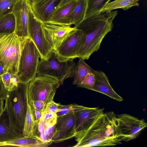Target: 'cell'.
I'll return each mask as SVG.
<instances>
[{
  "label": "cell",
  "instance_id": "obj_1",
  "mask_svg": "<svg viewBox=\"0 0 147 147\" xmlns=\"http://www.w3.org/2000/svg\"><path fill=\"white\" fill-rule=\"evenodd\" d=\"M73 147L114 146L121 144L116 115L112 111L103 113L90 126L77 133Z\"/></svg>",
  "mask_w": 147,
  "mask_h": 147
},
{
  "label": "cell",
  "instance_id": "obj_2",
  "mask_svg": "<svg viewBox=\"0 0 147 147\" xmlns=\"http://www.w3.org/2000/svg\"><path fill=\"white\" fill-rule=\"evenodd\" d=\"M117 14V10L101 12L85 18L79 24L74 26L84 33L77 57L88 60L92 53L99 49L104 37L112 31L113 20Z\"/></svg>",
  "mask_w": 147,
  "mask_h": 147
},
{
  "label": "cell",
  "instance_id": "obj_3",
  "mask_svg": "<svg viewBox=\"0 0 147 147\" xmlns=\"http://www.w3.org/2000/svg\"><path fill=\"white\" fill-rule=\"evenodd\" d=\"M29 83L20 82L16 88L7 91L5 100L4 109L9 126L15 132L23 136L28 104L27 91Z\"/></svg>",
  "mask_w": 147,
  "mask_h": 147
},
{
  "label": "cell",
  "instance_id": "obj_4",
  "mask_svg": "<svg viewBox=\"0 0 147 147\" xmlns=\"http://www.w3.org/2000/svg\"><path fill=\"white\" fill-rule=\"evenodd\" d=\"M15 33L0 34V63L4 73L17 74L24 40Z\"/></svg>",
  "mask_w": 147,
  "mask_h": 147
},
{
  "label": "cell",
  "instance_id": "obj_5",
  "mask_svg": "<svg viewBox=\"0 0 147 147\" xmlns=\"http://www.w3.org/2000/svg\"><path fill=\"white\" fill-rule=\"evenodd\" d=\"M40 53L29 37L24 40L19 60L17 76L20 82L29 83L36 77Z\"/></svg>",
  "mask_w": 147,
  "mask_h": 147
},
{
  "label": "cell",
  "instance_id": "obj_6",
  "mask_svg": "<svg viewBox=\"0 0 147 147\" xmlns=\"http://www.w3.org/2000/svg\"><path fill=\"white\" fill-rule=\"evenodd\" d=\"M75 65L73 60L61 61L53 50L45 59H40L36 74L55 78L62 85L67 78L72 77Z\"/></svg>",
  "mask_w": 147,
  "mask_h": 147
},
{
  "label": "cell",
  "instance_id": "obj_7",
  "mask_svg": "<svg viewBox=\"0 0 147 147\" xmlns=\"http://www.w3.org/2000/svg\"><path fill=\"white\" fill-rule=\"evenodd\" d=\"M61 85L59 81L53 78L37 75L29 83L27 91L28 102L32 101H42L44 102L45 107L48 103L53 100L57 90Z\"/></svg>",
  "mask_w": 147,
  "mask_h": 147
},
{
  "label": "cell",
  "instance_id": "obj_8",
  "mask_svg": "<svg viewBox=\"0 0 147 147\" xmlns=\"http://www.w3.org/2000/svg\"><path fill=\"white\" fill-rule=\"evenodd\" d=\"M28 37L33 41L40 53V59H45L53 49L45 36L42 22L35 16L31 7L28 13Z\"/></svg>",
  "mask_w": 147,
  "mask_h": 147
},
{
  "label": "cell",
  "instance_id": "obj_9",
  "mask_svg": "<svg viewBox=\"0 0 147 147\" xmlns=\"http://www.w3.org/2000/svg\"><path fill=\"white\" fill-rule=\"evenodd\" d=\"M116 119L122 141L128 142L135 139L147 127L144 120L127 114L116 115Z\"/></svg>",
  "mask_w": 147,
  "mask_h": 147
},
{
  "label": "cell",
  "instance_id": "obj_10",
  "mask_svg": "<svg viewBox=\"0 0 147 147\" xmlns=\"http://www.w3.org/2000/svg\"><path fill=\"white\" fill-rule=\"evenodd\" d=\"M83 36V31L76 28L70 32L60 45L53 51L61 61L73 60L77 57Z\"/></svg>",
  "mask_w": 147,
  "mask_h": 147
},
{
  "label": "cell",
  "instance_id": "obj_11",
  "mask_svg": "<svg viewBox=\"0 0 147 147\" xmlns=\"http://www.w3.org/2000/svg\"><path fill=\"white\" fill-rule=\"evenodd\" d=\"M74 112L57 117L53 133L50 141L57 143L75 137L76 134Z\"/></svg>",
  "mask_w": 147,
  "mask_h": 147
},
{
  "label": "cell",
  "instance_id": "obj_12",
  "mask_svg": "<svg viewBox=\"0 0 147 147\" xmlns=\"http://www.w3.org/2000/svg\"><path fill=\"white\" fill-rule=\"evenodd\" d=\"M45 38L53 50H55L70 32L76 28L71 26L46 22H42Z\"/></svg>",
  "mask_w": 147,
  "mask_h": 147
},
{
  "label": "cell",
  "instance_id": "obj_13",
  "mask_svg": "<svg viewBox=\"0 0 147 147\" xmlns=\"http://www.w3.org/2000/svg\"><path fill=\"white\" fill-rule=\"evenodd\" d=\"M31 7V2L29 0H18L13 9L12 13L16 23L14 33L19 37H28V13Z\"/></svg>",
  "mask_w": 147,
  "mask_h": 147
},
{
  "label": "cell",
  "instance_id": "obj_14",
  "mask_svg": "<svg viewBox=\"0 0 147 147\" xmlns=\"http://www.w3.org/2000/svg\"><path fill=\"white\" fill-rule=\"evenodd\" d=\"M104 109L99 107H84L82 109L74 112L76 134L90 126L104 113Z\"/></svg>",
  "mask_w": 147,
  "mask_h": 147
},
{
  "label": "cell",
  "instance_id": "obj_15",
  "mask_svg": "<svg viewBox=\"0 0 147 147\" xmlns=\"http://www.w3.org/2000/svg\"><path fill=\"white\" fill-rule=\"evenodd\" d=\"M92 72L94 75L95 81L93 86L88 89L102 93L118 101L123 100V98L111 86L108 78L103 71L93 69Z\"/></svg>",
  "mask_w": 147,
  "mask_h": 147
},
{
  "label": "cell",
  "instance_id": "obj_16",
  "mask_svg": "<svg viewBox=\"0 0 147 147\" xmlns=\"http://www.w3.org/2000/svg\"><path fill=\"white\" fill-rule=\"evenodd\" d=\"M61 0H32V11L35 16L42 22H46L56 9Z\"/></svg>",
  "mask_w": 147,
  "mask_h": 147
},
{
  "label": "cell",
  "instance_id": "obj_17",
  "mask_svg": "<svg viewBox=\"0 0 147 147\" xmlns=\"http://www.w3.org/2000/svg\"><path fill=\"white\" fill-rule=\"evenodd\" d=\"M77 1L78 0H73L56 9L47 22L71 26L70 22V16Z\"/></svg>",
  "mask_w": 147,
  "mask_h": 147
},
{
  "label": "cell",
  "instance_id": "obj_18",
  "mask_svg": "<svg viewBox=\"0 0 147 147\" xmlns=\"http://www.w3.org/2000/svg\"><path fill=\"white\" fill-rule=\"evenodd\" d=\"M53 143L45 141L38 136L23 138L0 144V146H16L22 147H47Z\"/></svg>",
  "mask_w": 147,
  "mask_h": 147
},
{
  "label": "cell",
  "instance_id": "obj_19",
  "mask_svg": "<svg viewBox=\"0 0 147 147\" xmlns=\"http://www.w3.org/2000/svg\"><path fill=\"white\" fill-rule=\"evenodd\" d=\"M23 137L10 128L7 116L4 109L0 117V144Z\"/></svg>",
  "mask_w": 147,
  "mask_h": 147
},
{
  "label": "cell",
  "instance_id": "obj_20",
  "mask_svg": "<svg viewBox=\"0 0 147 147\" xmlns=\"http://www.w3.org/2000/svg\"><path fill=\"white\" fill-rule=\"evenodd\" d=\"M38 124L33 117L31 106L28 103L23 130L24 137L37 136Z\"/></svg>",
  "mask_w": 147,
  "mask_h": 147
},
{
  "label": "cell",
  "instance_id": "obj_21",
  "mask_svg": "<svg viewBox=\"0 0 147 147\" xmlns=\"http://www.w3.org/2000/svg\"><path fill=\"white\" fill-rule=\"evenodd\" d=\"M87 7V0H78L70 17L71 25L76 26L84 19Z\"/></svg>",
  "mask_w": 147,
  "mask_h": 147
},
{
  "label": "cell",
  "instance_id": "obj_22",
  "mask_svg": "<svg viewBox=\"0 0 147 147\" xmlns=\"http://www.w3.org/2000/svg\"><path fill=\"white\" fill-rule=\"evenodd\" d=\"M84 60L79 59L77 64L75 65L72 76L74 78L73 84L77 85L79 84L88 73L92 72L93 69Z\"/></svg>",
  "mask_w": 147,
  "mask_h": 147
},
{
  "label": "cell",
  "instance_id": "obj_23",
  "mask_svg": "<svg viewBox=\"0 0 147 147\" xmlns=\"http://www.w3.org/2000/svg\"><path fill=\"white\" fill-rule=\"evenodd\" d=\"M140 0H115L109 2L105 6L101 12H109L115 9H122L128 10L133 6H138Z\"/></svg>",
  "mask_w": 147,
  "mask_h": 147
},
{
  "label": "cell",
  "instance_id": "obj_24",
  "mask_svg": "<svg viewBox=\"0 0 147 147\" xmlns=\"http://www.w3.org/2000/svg\"><path fill=\"white\" fill-rule=\"evenodd\" d=\"M111 0H87V7L84 19L93 15L101 13L105 6Z\"/></svg>",
  "mask_w": 147,
  "mask_h": 147
},
{
  "label": "cell",
  "instance_id": "obj_25",
  "mask_svg": "<svg viewBox=\"0 0 147 147\" xmlns=\"http://www.w3.org/2000/svg\"><path fill=\"white\" fill-rule=\"evenodd\" d=\"M15 26V17L12 13L0 18V34L14 33Z\"/></svg>",
  "mask_w": 147,
  "mask_h": 147
},
{
  "label": "cell",
  "instance_id": "obj_26",
  "mask_svg": "<svg viewBox=\"0 0 147 147\" xmlns=\"http://www.w3.org/2000/svg\"><path fill=\"white\" fill-rule=\"evenodd\" d=\"M0 78L7 91L16 88L20 82L16 74L9 72L4 73Z\"/></svg>",
  "mask_w": 147,
  "mask_h": 147
},
{
  "label": "cell",
  "instance_id": "obj_27",
  "mask_svg": "<svg viewBox=\"0 0 147 147\" xmlns=\"http://www.w3.org/2000/svg\"><path fill=\"white\" fill-rule=\"evenodd\" d=\"M84 107L74 103L67 105L60 104L56 114L57 117H59L69 113L78 111L82 109Z\"/></svg>",
  "mask_w": 147,
  "mask_h": 147
},
{
  "label": "cell",
  "instance_id": "obj_28",
  "mask_svg": "<svg viewBox=\"0 0 147 147\" xmlns=\"http://www.w3.org/2000/svg\"><path fill=\"white\" fill-rule=\"evenodd\" d=\"M18 0H0V18L12 13Z\"/></svg>",
  "mask_w": 147,
  "mask_h": 147
},
{
  "label": "cell",
  "instance_id": "obj_29",
  "mask_svg": "<svg viewBox=\"0 0 147 147\" xmlns=\"http://www.w3.org/2000/svg\"><path fill=\"white\" fill-rule=\"evenodd\" d=\"M95 81L94 75L92 72L88 73L81 83L77 85L78 87L88 89L94 85Z\"/></svg>",
  "mask_w": 147,
  "mask_h": 147
},
{
  "label": "cell",
  "instance_id": "obj_30",
  "mask_svg": "<svg viewBox=\"0 0 147 147\" xmlns=\"http://www.w3.org/2000/svg\"><path fill=\"white\" fill-rule=\"evenodd\" d=\"M41 119L43 123L46 126L53 127L56 123L57 116L56 113H42Z\"/></svg>",
  "mask_w": 147,
  "mask_h": 147
},
{
  "label": "cell",
  "instance_id": "obj_31",
  "mask_svg": "<svg viewBox=\"0 0 147 147\" xmlns=\"http://www.w3.org/2000/svg\"><path fill=\"white\" fill-rule=\"evenodd\" d=\"M60 104L55 102L53 100L48 103L43 111V113H56Z\"/></svg>",
  "mask_w": 147,
  "mask_h": 147
},
{
  "label": "cell",
  "instance_id": "obj_32",
  "mask_svg": "<svg viewBox=\"0 0 147 147\" xmlns=\"http://www.w3.org/2000/svg\"><path fill=\"white\" fill-rule=\"evenodd\" d=\"M32 114L35 120L39 124L42 117L43 111L37 109L32 106Z\"/></svg>",
  "mask_w": 147,
  "mask_h": 147
},
{
  "label": "cell",
  "instance_id": "obj_33",
  "mask_svg": "<svg viewBox=\"0 0 147 147\" xmlns=\"http://www.w3.org/2000/svg\"><path fill=\"white\" fill-rule=\"evenodd\" d=\"M31 106L36 109L42 111L44 109L45 106L43 102L39 100L32 101L28 103Z\"/></svg>",
  "mask_w": 147,
  "mask_h": 147
},
{
  "label": "cell",
  "instance_id": "obj_34",
  "mask_svg": "<svg viewBox=\"0 0 147 147\" xmlns=\"http://www.w3.org/2000/svg\"><path fill=\"white\" fill-rule=\"evenodd\" d=\"M6 92L7 91L0 78V100L2 99L5 100Z\"/></svg>",
  "mask_w": 147,
  "mask_h": 147
},
{
  "label": "cell",
  "instance_id": "obj_35",
  "mask_svg": "<svg viewBox=\"0 0 147 147\" xmlns=\"http://www.w3.org/2000/svg\"><path fill=\"white\" fill-rule=\"evenodd\" d=\"M73 0H61L57 5L56 9L61 7Z\"/></svg>",
  "mask_w": 147,
  "mask_h": 147
},
{
  "label": "cell",
  "instance_id": "obj_36",
  "mask_svg": "<svg viewBox=\"0 0 147 147\" xmlns=\"http://www.w3.org/2000/svg\"><path fill=\"white\" fill-rule=\"evenodd\" d=\"M4 99L0 100V117L4 111Z\"/></svg>",
  "mask_w": 147,
  "mask_h": 147
},
{
  "label": "cell",
  "instance_id": "obj_37",
  "mask_svg": "<svg viewBox=\"0 0 147 147\" xmlns=\"http://www.w3.org/2000/svg\"><path fill=\"white\" fill-rule=\"evenodd\" d=\"M4 74V71L2 66L0 63V77Z\"/></svg>",
  "mask_w": 147,
  "mask_h": 147
},
{
  "label": "cell",
  "instance_id": "obj_38",
  "mask_svg": "<svg viewBox=\"0 0 147 147\" xmlns=\"http://www.w3.org/2000/svg\"><path fill=\"white\" fill-rule=\"evenodd\" d=\"M29 1H30V2L32 1V0H29Z\"/></svg>",
  "mask_w": 147,
  "mask_h": 147
}]
</instances>
